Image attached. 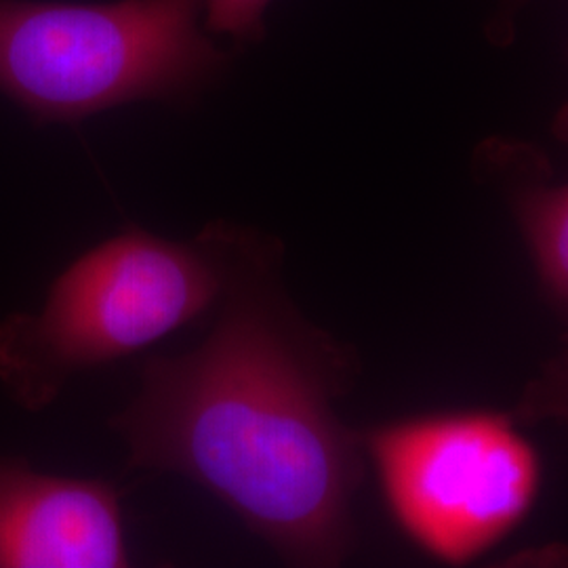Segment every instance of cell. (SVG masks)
I'll return each instance as SVG.
<instances>
[{"label": "cell", "mask_w": 568, "mask_h": 568, "mask_svg": "<svg viewBox=\"0 0 568 568\" xmlns=\"http://www.w3.org/2000/svg\"><path fill=\"white\" fill-rule=\"evenodd\" d=\"M276 244L239 230L222 312L196 349L152 358L112 427L131 469L190 478L295 567H337L354 546L363 438L333 400L342 345L286 302Z\"/></svg>", "instance_id": "cell-1"}, {"label": "cell", "mask_w": 568, "mask_h": 568, "mask_svg": "<svg viewBox=\"0 0 568 568\" xmlns=\"http://www.w3.org/2000/svg\"><path fill=\"white\" fill-rule=\"evenodd\" d=\"M239 227L192 243L122 230L68 265L39 314L0 323V384L26 410L51 405L87 368L142 352L222 302Z\"/></svg>", "instance_id": "cell-2"}, {"label": "cell", "mask_w": 568, "mask_h": 568, "mask_svg": "<svg viewBox=\"0 0 568 568\" xmlns=\"http://www.w3.org/2000/svg\"><path fill=\"white\" fill-rule=\"evenodd\" d=\"M201 13L203 0H0V93L42 124L187 100L227 65Z\"/></svg>", "instance_id": "cell-3"}, {"label": "cell", "mask_w": 568, "mask_h": 568, "mask_svg": "<svg viewBox=\"0 0 568 568\" xmlns=\"http://www.w3.org/2000/svg\"><path fill=\"white\" fill-rule=\"evenodd\" d=\"M387 511L445 565L485 556L523 525L541 487L537 448L493 410H455L375 427L363 438Z\"/></svg>", "instance_id": "cell-4"}, {"label": "cell", "mask_w": 568, "mask_h": 568, "mask_svg": "<svg viewBox=\"0 0 568 568\" xmlns=\"http://www.w3.org/2000/svg\"><path fill=\"white\" fill-rule=\"evenodd\" d=\"M129 565L116 488L0 457V568Z\"/></svg>", "instance_id": "cell-5"}, {"label": "cell", "mask_w": 568, "mask_h": 568, "mask_svg": "<svg viewBox=\"0 0 568 568\" xmlns=\"http://www.w3.org/2000/svg\"><path fill=\"white\" fill-rule=\"evenodd\" d=\"M476 161L504 187L544 293L568 321V183H549L544 154L527 143L490 140Z\"/></svg>", "instance_id": "cell-6"}, {"label": "cell", "mask_w": 568, "mask_h": 568, "mask_svg": "<svg viewBox=\"0 0 568 568\" xmlns=\"http://www.w3.org/2000/svg\"><path fill=\"white\" fill-rule=\"evenodd\" d=\"M272 0H203L206 28L236 44L264 39V16Z\"/></svg>", "instance_id": "cell-7"}, {"label": "cell", "mask_w": 568, "mask_h": 568, "mask_svg": "<svg viewBox=\"0 0 568 568\" xmlns=\"http://www.w3.org/2000/svg\"><path fill=\"white\" fill-rule=\"evenodd\" d=\"M520 413L528 419L558 417L568 422V344L541 377L530 384Z\"/></svg>", "instance_id": "cell-8"}, {"label": "cell", "mask_w": 568, "mask_h": 568, "mask_svg": "<svg viewBox=\"0 0 568 568\" xmlns=\"http://www.w3.org/2000/svg\"><path fill=\"white\" fill-rule=\"evenodd\" d=\"M530 0H497L495 11L485 26V34L495 47H508L516 37V18L523 13Z\"/></svg>", "instance_id": "cell-9"}, {"label": "cell", "mask_w": 568, "mask_h": 568, "mask_svg": "<svg viewBox=\"0 0 568 568\" xmlns=\"http://www.w3.org/2000/svg\"><path fill=\"white\" fill-rule=\"evenodd\" d=\"M551 131H554V135H556L560 142L568 143V103H565V105L558 110V114H556V119H554V124H551Z\"/></svg>", "instance_id": "cell-10"}]
</instances>
